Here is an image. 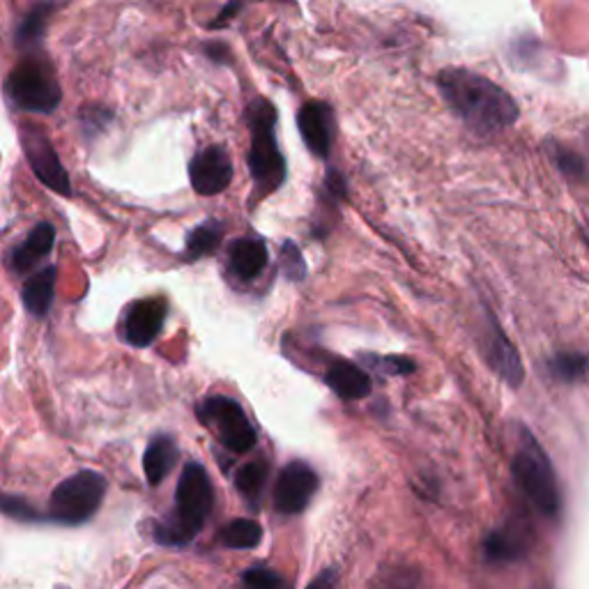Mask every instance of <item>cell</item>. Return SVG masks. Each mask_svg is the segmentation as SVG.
<instances>
[{"mask_svg": "<svg viewBox=\"0 0 589 589\" xmlns=\"http://www.w3.org/2000/svg\"><path fill=\"white\" fill-rule=\"evenodd\" d=\"M269 263L267 244L256 238H242L230 244L228 265L240 281L259 279Z\"/></svg>", "mask_w": 589, "mask_h": 589, "instance_id": "obj_16", "label": "cell"}, {"mask_svg": "<svg viewBox=\"0 0 589 589\" xmlns=\"http://www.w3.org/2000/svg\"><path fill=\"white\" fill-rule=\"evenodd\" d=\"M281 269L286 279L290 281H302L306 277V263L300 247L294 244L292 240H286L281 244Z\"/></svg>", "mask_w": 589, "mask_h": 589, "instance_id": "obj_25", "label": "cell"}, {"mask_svg": "<svg viewBox=\"0 0 589 589\" xmlns=\"http://www.w3.org/2000/svg\"><path fill=\"white\" fill-rule=\"evenodd\" d=\"M336 569H325L313 578V582L306 589H334L336 587Z\"/></svg>", "mask_w": 589, "mask_h": 589, "instance_id": "obj_34", "label": "cell"}, {"mask_svg": "<svg viewBox=\"0 0 589 589\" xmlns=\"http://www.w3.org/2000/svg\"><path fill=\"white\" fill-rule=\"evenodd\" d=\"M219 537H221V543L226 545V549L251 551L261 543L263 528L256 520H251V518H236V520H230L226 525Z\"/></svg>", "mask_w": 589, "mask_h": 589, "instance_id": "obj_22", "label": "cell"}, {"mask_svg": "<svg viewBox=\"0 0 589 589\" xmlns=\"http://www.w3.org/2000/svg\"><path fill=\"white\" fill-rule=\"evenodd\" d=\"M180 460V449L171 435H155L147 442V449L143 454V472L151 486H159V483L168 477Z\"/></svg>", "mask_w": 589, "mask_h": 589, "instance_id": "obj_17", "label": "cell"}, {"mask_svg": "<svg viewBox=\"0 0 589 589\" xmlns=\"http://www.w3.org/2000/svg\"><path fill=\"white\" fill-rule=\"evenodd\" d=\"M189 180L201 196H217L226 192L233 180V161L224 145H207L189 164Z\"/></svg>", "mask_w": 589, "mask_h": 589, "instance_id": "obj_10", "label": "cell"}, {"mask_svg": "<svg viewBox=\"0 0 589 589\" xmlns=\"http://www.w3.org/2000/svg\"><path fill=\"white\" fill-rule=\"evenodd\" d=\"M518 433V449L512 460L514 481L518 483L522 495L534 504L539 514L545 518H557L562 509V495L553 462L528 429H520Z\"/></svg>", "mask_w": 589, "mask_h": 589, "instance_id": "obj_3", "label": "cell"}, {"mask_svg": "<svg viewBox=\"0 0 589 589\" xmlns=\"http://www.w3.org/2000/svg\"><path fill=\"white\" fill-rule=\"evenodd\" d=\"M203 426L215 431L221 445L233 454H247L256 447L259 433L251 426L244 408L230 396H209L196 406Z\"/></svg>", "mask_w": 589, "mask_h": 589, "instance_id": "obj_7", "label": "cell"}, {"mask_svg": "<svg viewBox=\"0 0 589 589\" xmlns=\"http://www.w3.org/2000/svg\"><path fill=\"white\" fill-rule=\"evenodd\" d=\"M81 130L83 134H86L88 139L93 136V132H104V128H107V124L113 120V113L109 109H101V107H88V109H83L81 116Z\"/></svg>", "mask_w": 589, "mask_h": 589, "instance_id": "obj_30", "label": "cell"}, {"mask_svg": "<svg viewBox=\"0 0 589 589\" xmlns=\"http://www.w3.org/2000/svg\"><path fill=\"white\" fill-rule=\"evenodd\" d=\"M437 88L449 104V109L470 130L481 134L507 130L520 116L518 104L507 91L497 86L489 76L472 70H442L437 74Z\"/></svg>", "mask_w": 589, "mask_h": 589, "instance_id": "obj_1", "label": "cell"}, {"mask_svg": "<svg viewBox=\"0 0 589 589\" xmlns=\"http://www.w3.org/2000/svg\"><path fill=\"white\" fill-rule=\"evenodd\" d=\"M242 10V5L240 3H228L219 14H217V21H213V24H209L207 28H221V26H226L228 24V21H230V16H233V14H238Z\"/></svg>", "mask_w": 589, "mask_h": 589, "instance_id": "obj_35", "label": "cell"}, {"mask_svg": "<svg viewBox=\"0 0 589 589\" xmlns=\"http://www.w3.org/2000/svg\"><path fill=\"white\" fill-rule=\"evenodd\" d=\"M107 495V479L95 470H81L60 481L49 500V518L60 525L91 520Z\"/></svg>", "mask_w": 589, "mask_h": 589, "instance_id": "obj_6", "label": "cell"}, {"mask_svg": "<svg viewBox=\"0 0 589 589\" xmlns=\"http://www.w3.org/2000/svg\"><path fill=\"white\" fill-rule=\"evenodd\" d=\"M247 589H284V578L267 569V566H254L244 574Z\"/></svg>", "mask_w": 589, "mask_h": 589, "instance_id": "obj_29", "label": "cell"}, {"mask_svg": "<svg viewBox=\"0 0 589 589\" xmlns=\"http://www.w3.org/2000/svg\"><path fill=\"white\" fill-rule=\"evenodd\" d=\"M53 242H56L53 226L49 221L37 224L28 233V238L21 244H16L10 254L12 269L16 272V275H26V272H31L41 259L51 254Z\"/></svg>", "mask_w": 589, "mask_h": 589, "instance_id": "obj_15", "label": "cell"}, {"mask_svg": "<svg viewBox=\"0 0 589 589\" xmlns=\"http://www.w3.org/2000/svg\"><path fill=\"white\" fill-rule=\"evenodd\" d=\"M221 233H224V226L217 219H209L196 226L192 233L187 236V249H184L187 261H196V259L213 254L221 242Z\"/></svg>", "mask_w": 589, "mask_h": 589, "instance_id": "obj_23", "label": "cell"}, {"mask_svg": "<svg viewBox=\"0 0 589 589\" xmlns=\"http://www.w3.org/2000/svg\"><path fill=\"white\" fill-rule=\"evenodd\" d=\"M373 589H422V580L408 569L387 572L383 578H375Z\"/></svg>", "mask_w": 589, "mask_h": 589, "instance_id": "obj_28", "label": "cell"}, {"mask_svg": "<svg viewBox=\"0 0 589 589\" xmlns=\"http://www.w3.org/2000/svg\"><path fill=\"white\" fill-rule=\"evenodd\" d=\"M325 189L329 192V196L334 201H344L348 196V184L344 180V176L336 171V168H327L325 173Z\"/></svg>", "mask_w": 589, "mask_h": 589, "instance_id": "obj_32", "label": "cell"}, {"mask_svg": "<svg viewBox=\"0 0 589 589\" xmlns=\"http://www.w3.org/2000/svg\"><path fill=\"white\" fill-rule=\"evenodd\" d=\"M205 56L217 62V65H230L233 62V53L224 45V41H207L205 45Z\"/></svg>", "mask_w": 589, "mask_h": 589, "instance_id": "obj_33", "label": "cell"}, {"mask_svg": "<svg viewBox=\"0 0 589 589\" xmlns=\"http://www.w3.org/2000/svg\"><path fill=\"white\" fill-rule=\"evenodd\" d=\"M483 352H486V360L491 369L502 377L509 387L518 389L522 385L525 369L520 362V354L514 348V344L507 339V334L502 332V327L493 321V315H489V329H486V344H483Z\"/></svg>", "mask_w": 589, "mask_h": 589, "instance_id": "obj_13", "label": "cell"}, {"mask_svg": "<svg viewBox=\"0 0 589 589\" xmlns=\"http://www.w3.org/2000/svg\"><path fill=\"white\" fill-rule=\"evenodd\" d=\"M19 141L21 147H24L26 161L31 164L33 173L41 180V184H47L51 192L60 196H72L70 173L65 171V166H62L47 132L41 128H33V124H26V128H21Z\"/></svg>", "mask_w": 589, "mask_h": 589, "instance_id": "obj_8", "label": "cell"}, {"mask_svg": "<svg viewBox=\"0 0 589 589\" xmlns=\"http://www.w3.org/2000/svg\"><path fill=\"white\" fill-rule=\"evenodd\" d=\"M53 12H56L53 3H37L24 19H21L14 31L16 47L24 51H35L41 45V37H45L47 24Z\"/></svg>", "mask_w": 589, "mask_h": 589, "instance_id": "obj_20", "label": "cell"}, {"mask_svg": "<svg viewBox=\"0 0 589 589\" xmlns=\"http://www.w3.org/2000/svg\"><path fill=\"white\" fill-rule=\"evenodd\" d=\"M3 512L16 520H37L39 514L31 507V504L26 500L21 497H12V495H5L3 500Z\"/></svg>", "mask_w": 589, "mask_h": 589, "instance_id": "obj_31", "label": "cell"}, {"mask_svg": "<svg viewBox=\"0 0 589 589\" xmlns=\"http://www.w3.org/2000/svg\"><path fill=\"white\" fill-rule=\"evenodd\" d=\"M318 491V474L304 460H290L279 472L275 486V509L284 516L302 514Z\"/></svg>", "mask_w": 589, "mask_h": 589, "instance_id": "obj_9", "label": "cell"}, {"mask_svg": "<svg viewBox=\"0 0 589 589\" xmlns=\"http://www.w3.org/2000/svg\"><path fill=\"white\" fill-rule=\"evenodd\" d=\"M247 122L251 130L249 173L263 194L275 192L286 180V159L275 139L277 109L265 97H256L247 107Z\"/></svg>", "mask_w": 589, "mask_h": 589, "instance_id": "obj_4", "label": "cell"}, {"mask_svg": "<svg viewBox=\"0 0 589 589\" xmlns=\"http://www.w3.org/2000/svg\"><path fill=\"white\" fill-rule=\"evenodd\" d=\"M12 107L28 113H51L60 107L62 91L49 60L28 56L10 72L5 83Z\"/></svg>", "mask_w": 589, "mask_h": 589, "instance_id": "obj_5", "label": "cell"}, {"mask_svg": "<svg viewBox=\"0 0 589 589\" xmlns=\"http://www.w3.org/2000/svg\"><path fill=\"white\" fill-rule=\"evenodd\" d=\"M553 157L557 161L560 171L569 180H585L587 178V166L585 159L576 153H572L569 147H553Z\"/></svg>", "mask_w": 589, "mask_h": 589, "instance_id": "obj_26", "label": "cell"}, {"mask_svg": "<svg viewBox=\"0 0 589 589\" xmlns=\"http://www.w3.org/2000/svg\"><path fill=\"white\" fill-rule=\"evenodd\" d=\"M528 551V532L520 522H507L483 541V553L491 562H516Z\"/></svg>", "mask_w": 589, "mask_h": 589, "instance_id": "obj_18", "label": "cell"}, {"mask_svg": "<svg viewBox=\"0 0 589 589\" xmlns=\"http://www.w3.org/2000/svg\"><path fill=\"white\" fill-rule=\"evenodd\" d=\"M269 477V466L265 460H251L244 462V466L238 470L236 477V489L244 497L251 509L261 507V497L265 491V483Z\"/></svg>", "mask_w": 589, "mask_h": 589, "instance_id": "obj_21", "label": "cell"}, {"mask_svg": "<svg viewBox=\"0 0 589 589\" xmlns=\"http://www.w3.org/2000/svg\"><path fill=\"white\" fill-rule=\"evenodd\" d=\"M325 383L344 401H362V398L371 394L369 373L346 360H336L329 364L325 371Z\"/></svg>", "mask_w": 589, "mask_h": 589, "instance_id": "obj_14", "label": "cell"}, {"mask_svg": "<svg viewBox=\"0 0 589 589\" xmlns=\"http://www.w3.org/2000/svg\"><path fill=\"white\" fill-rule=\"evenodd\" d=\"M168 304L164 298L139 300L128 309L124 318V339L134 348H147L161 334Z\"/></svg>", "mask_w": 589, "mask_h": 589, "instance_id": "obj_11", "label": "cell"}, {"mask_svg": "<svg viewBox=\"0 0 589 589\" xmlns=\"http://www.w3.org/2000/svg\"><path fill=\"white\" fill-rule=\"evenodd\" d=\"M589 360L582 352H557L549 362V371L560 383H576L587 373Z\"/></svg>", "mask_w": 589, "mask_h": 589, "instance_id": "obj_24", "label": "cell"}, {"mask_svg": "<svg viewBox=\"0 0 589 589\" xmlns=\"http://www.w3.org/2000/svg\"><path fill=\"white\" fill-rule=\"evenodd\" d=\"M369 364H373V369L389 373V375H410L417 371V364L410 360V357L404 354H389V357H364Z\"/></svg>", "mask_w": 589, "mask_h": 589, "instance_id": "obj_27", "label": "cell"}, {"mask_svg": "<svg viewBox=\"0 0 589 589\" xmlns=\"http://www.w3.org/2000/svg\"><path fill=\"white\" fill-rule=\"evenodd\" d=\"M215 507V489L201 462H187L176 491V512L161 520L153 537L159 545H187L203 530Z\"/></svg>", "mask_w": 589, "mask_h": 589, "instance_id": "obj_2", "label": "cell"}, {"mask_svg": "<svg viewBox=\"0 0 589 589\" xmlns=\"http://www.w3.org/2000/svg\"><path fill=\"white\" fill-rule=\"evenodd\" d=\"M56 277L58 269L49 265L37 272V275H33L24 284V288H21V300H24V306L35 315V318H45L49 313L56 298Z\"/></svg>", "mask_w": 589, "mask_h": 589, "instance_id": "obj_19", "label": "cell"}, {"mask_svg": "<svg viewBox=\"0 0 589 589\" xmlns=\"http://www.w3.org/2000/svg\"><path fill=\"white\" fill-rule=\"evenodd\" d=\"M298 128L309 151L315 157L327 159L334 141V111L329 104L318 99L306 101L298 113Z\"/></svg>", "mask_w": 589, "mask_h": 589, "instance_id": "obj_12", "label": "cell"}]
</instances>
